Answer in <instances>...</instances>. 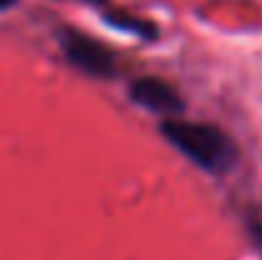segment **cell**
<instances>
[{
    "mask_svg": "<svg viewBox=\"0 0 262 260\" xmlns=\"http://www.w3.org/2000/svg\"><path fill=\"white\" fill-rule=\"evenodd\" d=\"M127 94H130V99L138 107H143V110H148L153 115H163V117H176L186 107L181 92L171 82L161 79V77H140V79H135L130 85V89H127Z\"/></svg>",
    "mask_w": 262,
    "mask_h": 260,
    "instance_id": "cell-3",
    "label": "cell"
},
{
    "mask_svg": "<svg viewBox=\"0 0 262 260\" xmlns=\"http://www.w3.org/2000/svg\"><path fill=\"white\" fill-rule=\"evenodd\" d=\"M161 133L178 153H183L193 166L209 173H229L239 161L234 141L211 123H188L166 117Z\"/></svg>",
    "mask_w": 262,
    "mask_h": 260,
    "instance_id": "cell-1",
    "label": "cell"
},
{
    "mask_svg": "<svg viewBox=\"0 0 262 260\" xmlns=\"http://www.w3.org/2000/svg\"><path fill=\"white\" fill-rule=\"evenodd\" d=\"M79 3H89V5H102L104 0H79Z\"/></svg>",
    "mask_w": 262,
    "mask_h": 260,
    "instance_id": "cell-6",
    "label": "cell"
},
{
    "mask_svg": "<svg viewBox=\"0 0 262 260\" xmlns=\"http://www.w3.org/2000/svg\"><path fill=\"white\" fill-rule=\"evenodd\" d=\"M59 41H61V51L67 62L77 67L79 72H84L89 77H99V79H110L115 74V54L97 38L77 28H61Z\"/></svg>",
    "mask_w": 262,
    "mask_h": 260,
    "instance_id": "cell-2",
    "label": "cell"
},
{
    "mask_svg": "<svg viewBox=\"0 0 262 260\" xmlns=\"http://www.w3.org/2000/svg\"><path fill=\"white\" fill-rule=\"evenodd\" d=\"M18 0H0V10H8V8H13Z\"/></svg>",
    "mask_w": 262,
    "mask_h": 260,
    "instance_id": "cell-5",
    "label": "cell"
},
{
    "mask_svg": "<svg viewBox=\"0 0 262 260\" xmlns=\"http://www.w3.org/2000/svg\"><path fill=\"white\" fill-rule=\"evenodd\" d=\"M102 18H104L107 26H112V28H117V31L140 36V38H145V41L158 38V26H153L150 21L138 18V15H133V13H125V10H104Z\"/></svg>",
    "mask_w": 262,
    "mask_h": 260,
    "instance_id": "cell-4",
    "label": "cell"
}]
</instances>
